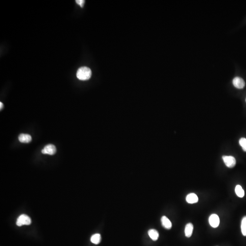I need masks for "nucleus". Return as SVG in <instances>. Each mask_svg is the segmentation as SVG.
Returning <instances> with one entry per match:
<instances>
[{"mask_svg":"<svg viewBox=\"0 0 246 246\" xmlns=\"http://www.w3.org/2000/svg\"><path fill=\"white\" fill-rule=\"evenodd\" d=\"M92 75L91 70L87 67H80L77 71V78L80 80L85 81L89 80Z\"/></svg>","mask_w":246,"mask_h":246,"instance_id":"f257e3e1","label":"nucleus"},{"mask_svg":"<svg viewBox=\"0 0 246 246\" xmlns=\"http://www.w3.org/2000/svg\"><path fill=\"white\" fill-rule=\"evenodd\" d=\"M31 222V219L30 217L25 214H22L18 217L16 224L18 226L21 227L23 225H29Z\"/></svg>","mask_w":246,"mask_h":246,"instance_id":"f03ea898","label":"nucleus"},{"mask_svg":"<svg viewBox=\"0 0 246 246\" xmlns=\"http://www.w3.org/2000/svg\"><path fill=\"white\" fill-rule=\"evenodd\" d=\"M224 162L228 168H233L236 164L235 158L231 156H223L222 157Z\"/></svg>","mask_w":246,"mask_h":246,"instance_id":"7ed1b4c3","label":"nucleus"},{"mask_svg":"<svg viewBox=\"0 0 246 246\" xmlns=\"http://www.w3.org/2000/svg\"><path fill=\"white\" fill-rule=\"evenodd\" d=\"M56 148L54 145L52 144H49L44 147L43 149L41 150V153L43 154H48V155H54L56 152Z\"/></svg>","mask_w":246,"mask_h":246,"instance_id":"20e7f679","label":"nucleus"},{"mask_svg":"<svg viewBox=\"0 0 246 246\" xmlns=\"http://www.w3.org/2000/svg\"><path fill=\"white\" fill-rule=\"evenodd\" d=\"M209 222L210 225L212 227H214V228H216L219 225V218L217 214H212L209 217Z\"/></svg>","mask_w":246,"mask_h":246,"instance_id":"39448f33","label":"nucleus"},{"mask_svg":"<svg viewBox=\"0 0 246 246\" xmlns=\"http://www.w3.org/2000/svg\"><path fill=\"white\" fill-rule=\"evenodd\" d=\"M233 84L234 86L239 89H242L244 87L245 83L242 78L240 77H236L233 80Z\"/></svg>","mask_w":246,"mask_h":246,"instance_id":"423d86ee","label":"nucleus"},{"mask_svg":"<svg viewBox=\"0 0 246 246\" xmlns=\"http://www.w3.org/2000/svg\"><path fill=\"white\" fill-rule=\"evenodd\" d=\"M19 141L23 143H28L31 141L32 138L30 135L28 134H21L18 136Z\"/></svg>","mask_w":246,"mask_h":246,"instance_id":"0eeeda50","label":"nucleus"},{"mask_svg":"<svg viewBox=\"0 0 246 246\" xmlns=\"http://www.w3.org/2000/svg\"><path fill=\"white\" fill-rule=\"evenodd\" d=\"M186 201L190 204H194L198 201V197L196 194L193 193L189 194L186 197Z\"/></svg>","mask_w":246,"mask_h":246,"instance_id":"6e6552de","label":"nucleus"},{"mask_svg":"<svg viewBox=\"0 0 246 246\" xmlns=\"http://www.w3.org/2000/svg\"><path fill=\"white\" fill-rule=\"evenodd\" d=\"M162 225L166 229H170L172 227V223L169 219L166 216H163L161 219Z\"/></svg>","mask_w":246,"mask_h":246,"instance_id":"1a4fd4ad","label":"nucleus"},{"mask_svg":"<svg viewBox=\"0 0 246 246\" xmlns=\"http://www.w3.org/2000/svg\"><path fill=\"white\" fill-rule=\"evenodd\" d=\"M193 231V225L192 223H189L186 225L185 227V236L187 238H190L192 234Z\"/></svg>","mask_w":246,"mask_h":246,"instance_id":"9d476101","label":"nucleus"},{"mask_svg":"<svg viewBox=\"0 0 246 246\" xmlns=\"http://www.w3.org/2000/svg\"><path fill=\"white\" fill-rule=\"evenodd\" d=\"M148 234L149 237L153 241H156L159 237V233L155 229H150L148 231Z\"/></svg>","mask_w":246,"mask_h":246,"instance_id":"9b49d317","label":"nucleus"},{"mask_svg":"<svg viewBox=\"0 0 246 246\" xmlns=\"http://www.w3.org/2000/svg\"><path fill=\"white\" fill-rule=\"evenodd\" d=\"M101 235L98 233L97 234H94L92 236L91 238V242L93 244H98L101 242Z\"/></svg>","mask_w":246,"mask_h":246,"instance_id":"f8f14e48","label":"nucleus"},{"mask_svg":"<svg viewBox=\"0 0 246 246\" xmlns=\"http://www.w3.org/2000/svg\"><path fill=\"white\" fill-rule=\"evenodd\" d=\"M235 193L239 197H243L245 195L244 191L240 185H237L235 188Z\"/></svg>","mask_w":246,"mask_h":246,"instance_id":"ddd939ff","label":"nucleus"},{"mask_svg":"<svg viewBox=\"0 0 246 246\" xmlns=\"http://www.w3.org/2000/svg\"><path fill=\"white\" fill-rule=\"evenodd\" d=\"M241 231L244 236H246V216L243 218L241 223Z\"/></svg>","mask_w":246,"mask_h":246,"instance_id":"4468645a","label":"nucleus"},{"mask_svg":"<svg viewBox=\"0 0 246 246\" xmlns=\"http://www.w3.org/2000/svg\"><path fill=\"white\" fill-rule=\"evenodd\" d=\"M239 144L243 148V150L246 152V139L242 138L239 140Z\"/></svg>","mask_w":246,"mask_h":246,"instance_id":"2eb2a0df","label":"nucleus"},{"mask_svg":"<svg viewBox=\"0 0 246 246\" xmlns=\"http://www.w3.org/2000/svg\"><path fill=\"white\" fill-rule=\"evenodd\" d=\"M75 2H76L79 5H80L81 7H84V4L85 1L84 0H76Z\"/></svg>","mask_w":246,"mask_h":246,"instance_id":"dca6fc26","label":"nucleus"},{"mask_svg":"<svg viewBox=\"0 0 246 246\" xmlns=\"http://www.w3.org/2000/svg\"><path fill=\"white\" fill-rule=\"evenodd\" d=\"M0 108H1V110H2V109L3 107V104L2 102H0Z\"/></svg>","mask_w":246,"mask_h":246,"instance_id":"f3484780","label":"nucleus"}]
</instances>
